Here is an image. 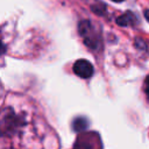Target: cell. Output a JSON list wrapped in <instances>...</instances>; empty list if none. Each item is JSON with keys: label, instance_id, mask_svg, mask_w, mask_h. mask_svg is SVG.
I'll return each instance as SVG.
<instances>
[{"label": "cell", "instance_id": "cell-3", "mask_svg": "<svg viewBox=\"0 0 149 149\" xmlns=\"http://www.w3.org/2000/svg\"><path fill=\"white\" fill-rule=\"evenodd\" d=\"M100 139L97 134L86 133L77 137L72 149H100Z\"/></svg>", "mask_w": 149, "mask_h": 149}, {"label": "cell", "instance_id": "cell-4", "mask_svg": "<svg viewBox=\"0 0 149 149\" xmlns=\"http://www.w3.org/2000/svg\"><path fill=\"white\" fill-rule=\"evenodd\" d=\"M93 71V65L86 59H78L73 64V72L80 78H90Z\"/></svg>", "mask_w": 149, "mask_h": 149}, {"label": "cell", "instance_id": "cell-5", "mask_svg": "<svg viewBox=\"0 0 149 149\" xmlns=\"http://www.w3.org/2000/svg\"><path fill=\"white\" fill-rule=\"evenodd\" d=\"M116 23L121 27H132V26H135L137 23V17L135 16V14L130 10L123 13L122 15L118 16L116 17Z\"/></svg>", "mask_w": 149, "mask_h": 149}, {"label": "cell", "instance_id": "cell-6", "mask_svg": "<svg viewBox=\"0 0 149 149\" xmlns=\"http://www.w3.org/2000/svg\"><path fill=\"white\" fill-rule=\"evenodd\" d=\"M86 127H87V121H86L85 118H77V119L73 121V128H74L77 132L84 130Z\"/></svg>", "mask_w": 149, "mask_h": 149}, {"label": "cell", "instance_id": "cell-1", "mask_svg": "<svg viewBox=\"0 0 149 149\" xmlns=\"http://www.w3.org/2000/svg\"><path fill=\"white\" fill-rule=\"evenodd\" d=\"M1 149H58L57 137L31 127L22 113L6 108L2 113Z\"/></svg>", "mask_w": 149, "mask_h": 149}, {"label": "cell", "instance_id": "cell-9", "mask_svg": "<svg viewBox=\"0 0 149 149\" xmlns=\"http://www.w3.org/2000/svg\"><path fill=\"white\" fill-rule=\"evenodd\" d=\"M113 1H115V2H121V1H123V0H113Z\"/></svg>", "mask_w": 149, "mask_h": 149}, {"label": "cell", "instance_id": "cell-8", "mask_svg": "<svg viewBox=\"0 0 149 149\" xmlns=\"http://www.w3.org/2000/svg\"><path fill=\"white\" fill-rule=\"evenodd\" d=\"M144 17H146L147 21L149 22V9H146V10H144Z\"/></svg>", "mask_w": 149, "mask_h": 149}, {"label": "cell", "instance_id": "cell-2", "mask_svg": "<svg viewBox=\"0 0 149 149\" xmlns=\"http://www.w3.org/2000/svg\"><path fill=\"white\" fill-rule=\"evenodd\" d=\"M78 31L83 37L84 43L92 50H98L101 47V38L97 30L94 29L93 24L88 20L80 21L78 24Z\"/></svg>", "mask_w": 149, "mask_h": 149}, {"label": "cell", "instance_id": "cell-7", "mask_svg": "<svg viewBox=\"0 0 149 149\" xmlns=\"http://www.w3.org/2000/svg\"><path fill=\"white\" fill-rule=\"evenodd\" d=\"M144 92H146V95L149 100V76L144 79Z\"/></svg>", "mask_w": 149, "mask_h": 149}]
</instances>
